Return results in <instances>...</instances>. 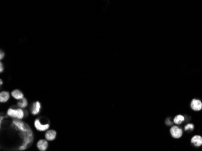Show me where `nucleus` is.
<instances>
[{"label":"nucleus","mask_w":202,"mask_h":151,"mask_svg":"<svg viewBox=\"0 0 202 151\" xmlns=\"http://www.w3.org/2000/svg\"><path fill=\"white\" fill-rule=\"evenodd\" d=\"M170 132L171 135L175 139H179L183 135L182 129L176 126H174L171 128Z\"/></svg>","instance_id":"nucleus-4"},{"label":"nucleus","mask_w":202,"mask_h":151,"mask_svg":"<svg viewBox=\"0 0 202 151\" xmlns=\"http://www.w3.org/2000/svg\"><path fill=\"white\" fill-rule=\"evenodd\" d=\"M41 109V104L39 102H36L34 104L32 105V107L31 108L32 114L33 115H36L38 114Z\"/></svg>","instance_id":"nucleus-10"},{"label":"nucleus","mask_w":202,"mask_h":151,"mask_svg":"<svg viewBox=\"0 0 202 151\" xmlns=\"http://www.w3.org/2000/svg\"><path fill=\"white\" fill-rule=\"evenodd\" d=\"M3 64L0 63V72H3Z\"/></svg>","instance_id":"nucleus-17"},{"label":"nucleus","mask_w":202,"mask_h":151,"mask_svg":"<svg viewBox=\"0 0 202 151\" xmlns=\"http://www.w3.org/2000/svg\"><path fill=\"white\" fill-rule=\"evenodd\" d=\"M12 125L16 129L22 132H26L27 130L28 125H25V123L21 121L18 120H14L12 122Z\"/></svg>","instance_id":"nucleus-3"},{"label":"nucleus","mask_w":202,"mask_h":151,"mask_svg":"<svg viewBox=\"0 0 202 151\" xmlns=\"http://www.w3.org/2000/svg\"><path fill=\"white\" fill-rule=\"evenodd\" d=\"M4 53L2 51H1V52H0V59H2L4 58Z\"/></svg>","instance_id":"nucleus-16"},{"label":"nucleus","mask_w":202,"mask_h":151,"mask_svg":"<svg viewBox=\"0 0 202 151\" xmlns=\"http://www.w3.org/2000/svg\"><path fill=\"white\" fill-rule=\"evenodd\" d=\"M10 94L7 91H2L0 93V102L1 103L6 102L9 99Z\"/></svg>","instance_id":"nucleus-12"},{"label":"nucleus","mask_w":202,"mask_h":151,"mask_svg":"<svg viewBox=\"0 0 202 151\" xmlns=\"http://www.w3.org/2000/svg\"><path fill=\"white\" fill-rule=\"evenodd\" d=\"M0 84H1V85H2V84H3V82H2V80H0Z\"/></svg>","instance_id":"nucleus-18"},{"label":"nucleus","mask_w":202,"mask_h":151,"mask_svg":"<svg viewBox=\"0 0 202 151\" xmlns=\"http://www.w3.org/2000/svg\"><path fill=\"white\" fill-rule=\"evenodd\" d=\"M36 146L40 151H45L48 148V142L45 140H40L38 141Z\"/></svg>","instance_id":"nucleus-7"},{"label":"nucleus","mask_w":202,"mask_h":151,"mask_svg":"<svg viewBox=\"0 0 202 151\" xmlns=\"http://www.w3.org/2000/svg\"><path fill=\"white\" fill-rule=\"evenodd\" d=\"M21 134H20L21 137L22 138H23V145L28 146V145L29 144H30L32 141H33V133L31 129L30 128V127L28 126L27 127V130L26 132H21Z\"/></svg>","instance_id":"nucleus-1"},{"label":"nucleus","mask_w":202,"mask_h":151,"mask_svg":"<svg viewBox=\"0 0 202 151\" xmlns=\"http://www.w3.org/2000/svg\"><path fill=\"white\" fill-rule=\"evenodd\" d=\"M194 125L191 124V123H189L187 125L185 126V131H192L194 129Z\"/></svg>","instance_id":"nucleus-15"},{"label":"nucleus","mask_w":202,"mask_h":151,"mask_svg":"<svg viewBox=\"0 0 202 151\" xmlns=\"http://www.w3.org/2000/svg\"><path fill=\"white\" fill-rule=\"evenodd\" d=\"M191 107L194 111H200L202 109V102L199 99H194L191 102Z\"/></svg>","instance_id":"nucleus-5"},{"label":"nucleus","mask_w":202,"mask_h":151,"mask_svg":"<svg viewBox=\"0 0 202 151\" xmlns=\"http://www.w3.org/2000/svg\"><path fill=\"white\" fill-rule=\"evenodd\" d=\"M35 126L36 129L39 131H45L49 128V124L43 125L41 124V123L39 119H36L35 121Z\"/></svg>","instance_id":"nucleus-6"},{"label":"nucleus","mask_w":202,"mask_h":151,"mask_svg":"<svg viewBox=\"0 0 202 151\" xmlns=\"http://www.w3.org/2000/svg\"><path fill=\"white\" fill-rule=\"evenodd\" d=\"M27 101L26 99L23 98L21 100H19V101L18 102V106L20 108H25L27 106Z\"/></svg>","instance_id":"nucleus-14"},{"label":"nucleus","mask_w":202,"mask_h":151,"mask_svg":"<svg viewBox=\"0 0 202 151\" xmlns=\"http://www.w3.org/2000/svg\"><path fill=\"white\" fill-rule=\"evenodd\" d=\"M191 143L194 146L199 147L202 145V137L200 135H195L191 139Z\"/></svg>","instance_id":"nucleus-9"},{"label":"nucleus","mask_w":202,"mask_h":151,"mask_svg":"<svg viewBox=\"0 0 202 151\" xmlns=\"http://www.w3.org/2000/svg\"><path fill=\"white\" fill-rule=\"evenodd\" d=\"M185 120V117L181 115H178L175 117L174 119V123L177 125H180L181 123L183 122Z\"/></svg>","instance_id":"nucleus-13"},{"label":"nucleus","mask_w":202,"mask_h":151,"mask_svg":"<svg viewBox=\"0 0 202 151\" xmlns=\"http://www.w3.org/2000/svg\"><path fill=\"white\" fill-rule=\"evenodd\" d=\"M12 97L15 99H17V100H21L22 99H23L24 97V95H23V93L21 92V91H20L19 90H13L12 93Z\"/></svg>","instance_id":"nucleus-11"},{"label":"nucleus","mask_w":202,"mask_h":151,"mask_svg":"<svg viewBox=\"0 0 202 151\" xmlns=\"http://www.w3.org/2000/svg\"><path fill=\"white\" fill-rule=\"evenodd\" d=\"M56 132L54 130H49L45 134V138L47 141H52L56 139Z\"/></svg>","instance_id":"nucleus-8"},{"label":"nucleus","mask_w":202,"mask_h":151,"mask_svg":"<svg viewBox=\"0 0 202 151\" xmlns=\"http://www.w3.org/2000/svg\"><path fill=\"white\" fill-rule=\"evenodd\" d=\"M8 115L11 117L16 118L17 119H22L24 116V113L23 109L18 108V109H12L10 108L8 111Z\"/></svg>","instance_id":"nucleus-2"}]
</instances>
